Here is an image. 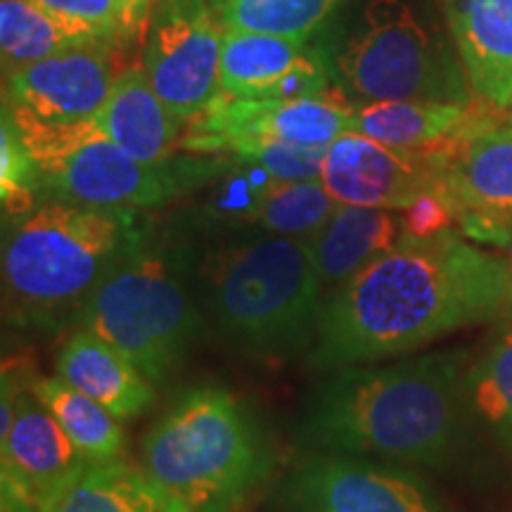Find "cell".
I'll use <instances>...</instances> for the list:
<instances>
[{
  "label": "cell",
  "mask_w": 512,
  "mask_h": 512,
  "mask_svg": "<svg viewBox=\"0 0 512 512\" xmlns=\"http://www.w3.org/2000/svg\"><path fill=\"white\" fill-rule=\"evenodd\" d=\"M508 261L451 230L406 235L325 297L309 368L318 373L377 363L494 318L510 299Z\"/></svg>",
  "instance_id": "1"
},
{
  "label": "cell",
  "mask_w": 512,
  "mask_h": 512,
  "mask_svg": "<svg viewBox=\"0 0 512 512\" xmlns=\"http://www.w3.org/2000/svg\"><path fill=\"white\" fill-rule=\"evenodd\" d=\"M460 351L332 370L311 394L302 441L313 451L444 467L465 432L470 387Z\"/></svg>",
  "instance_id": "2"
},
{
  "label": "cell",
  "mask_w": 512,
  "mask_h": 512,
  "mask_svg": "<svg viewBox=\"0 0 512 512\" xmlns=\"http://www.w3.org/2000/svg\"><path fill=\"white\" fill-rule=\"evenodd\" d=\"M138 240L143 230L131 209L67 200L36 204L5 235V320L24 330H57L72 323Z\"/></svg>",
  "instance_id": "3"
},
{
  "label": "cell",
  "mask_w": 512,
  "mask_h": 512,
  "mask_svg": "<svg viewBox=\"0 0 512 512\" xmlns=\"http://www.w3.org/2000/svg\"><path fill=\"white\" fill-rule=\"evenodd\" d=\"M200 299L223 337L259 361H287L313 347L323 283L309 240L256 235L221 245L197 266Z\"/></svg>",
  "instance_id": "4"
},
{
  "label": "cell",
  "mask_w": 512,
  "mask_h": 512,
  "mask_svg": "<svg viewBox=\"0 0 512 512\" xmlns=\"http://www.w3.org/2000/svg\"><path fill=\"white\" fill-rule=\"evenodd\" d=\"M271 465V448L252 411L219 387L178 396L140 444V467L178 512L233 510Z\"/></svg>",
  "instance_id": "5"
},
{
  "label": "cell",
  "mask_w": 512,
  "mask_h": 512,
  "mask_svg": "<svg viewBox=\"0 0 512 512\" xmlns=\"http://www.w3.org/2000/svg\"><path fill=\"white\" fill-rule=\"evenodd\" d=\"M5 107V105H3ZM12 114L19 138L41 174V192L102 209H150L169 204L188 190L214 183L228 169L216 155L169 157L143 162L102 133L98 119L79 124H46Z\"/></svg>",
  "instance_id": "6"
},
{
  "label": "cell",
  "mask_w": 512,
  "mask_h": 512,
  "mask_svg": "<svg viewBox=\"0 0 512 512\" xmlns=\"http://www.w3.org/2000/svg\"><path fill=\"white\" fill-rule=\"evenodd\" d=\"M332 83L361 107L382 100L470 105L472 86L458 50L408 0H368L354 27L330 43Z\"/></svg>",
  "instance_id": "7"
},
{
  "label": "cell",
  "mask_w": 512,
  "mask_h": 512,
  "mask_svg": "<svg viewBox=\"0 0 512 512\" xmlns=\"http://www.w3.org/2000/svg\"><path fill=\"white\" fill-rule=\"evenodd\" d=\"M152 384L169 377L202 328L181 254L138 240L121 256L79 316Z\"/></svg>",
  "instance_id": "8"
},
{
  "label": "cell",
  "mask_w": 512,
  "mask_h": 512,
  "mask_svg": "<svg viewBox=\"0 0 512 512\" xmlns=\"http://www.w3.org/2000/svg\"><path fill=\"white\" fill-rule=\"evenodd\" d=\"M356 105L332 95L304 98H230L219 93L188 121L181 147L195 155H228L235 145L283 140L302 147H328L351 131Z\"/></svg>",
  "instance_id": "9"
},
{
  "label": "cell",
  "mask_w": 512,
  "mask_h": 512,
  "mask_svg": "<svg viewBox=\"0 0 512 512\" xmlns=\"http://www.w3.org/2000/svg\"><path fill=\"white\" fill-rule=\"evenodd\" d=\"M223 31L211 0H164L152 17L143 69L183 126L221 93Z\"/></svg>",
  "instance_id": "10"
},
{
  "label": "cell",
  "mask_w": 512,
  "mask_h": 512,
  "mask_svg": "<svg viewBox=\"0 0 512 512\" xmlns=\"http://www.w3.org/2000/svg\"><path fill=\"white\" fill-rule=\"evenodd\" d=\"M292 512H448L415 472L349 453L316 451L285 486Z\"/></svg>",
  "instance_id": "11"
},
{
  "label": "cell",
  "mask_w": 512,
  "mask_h": 512,
  "mask_svg": "<svg viewBox=\"0 0 512 512\" xmlns=\"http://www.w3.org/2000/svg\"><path fill=\"white\" fill-rule=\"evenodd\" d=\"M448 143L401 150L349 131L325 147L320 181L342 204L406 211L432 192L448 195L444 185Z\"/></svg>",
  "instance_id": "12"
},
{
  "label": "cell",
  "mask_w": 512,
  "mask_h": 512,
  "mask_svg": "<svg viewBox=\"0 0 512 512\" xmlns=\"http://www.w3.org/2000/svg\"><path fill=\"white\" fill-rule=\"evenodd\" d=\"M5 74V107L46 124L95 119L119 76L110 46L64 50Z\"/></svg>",
  "instance_id": "13"
},
{
  "label": "cell",
  "mask_w": 512,
  "mask_h": 512,
  "mask_svg": "<svg viewBox=\"0 0 512 512\" xmlns=\"http://www.w3.org/2000/svg\"><path fill=\"white\" fill-rule=\"evenodd\" d=\"M332 83L330 46L313 38L223 31L221 93L230 98H304Z\"/></svg>",
  "instance_id": "14"
},
{
  "label": "cell",
  "mask_w": 512,
  "mask_h": 512,
  "mask_svg": "<svg viewBox=\"0 0 512 512\" xmlns=\"http://www.w3.org/2000/svg\"><path fill=\"white\" fill-rule=\"evenodd\" d=\"M3 510L41 512L50 498L86 465L55 415L36 394L17 392L15 418L0 432Z\"/></svg>",
  "instance_id": "15"
},
{
  "label": "cell",
  "mask_w": 512,
  "mask_h": 512,
  "mask_svg": "<svg viewBox=\"0 0 512 512\" xmlns=\"http://www.w3.org/2000/svg\"><path fill=\"white\" fill-rule=\"evenodd\" d=\"M444 185L456 211L512 221V124H472L446 145Z\"/></svg>",
  "instance_id": "16"
},
{
  "label": "cell",
  "mask_w": 512,
  "mask_h": 512,
  "mask_svg": "<svg viewBox=\"0 0 512 512\" xmlns=\"http://www.w3.org/2000/svg\"><path fill=\"white\" fill-rule=\"evenodd\" d=\"M472 93L512 107V0H439Z\"/></svg>",
  "instance_id": "17"
},
{
  "label": "cell",
  "mask_w": 512,
  "mask_h": 512,
  "mask_svg": "<svg viewBox=\"0 0 512 512\" xmlns=\"http://www.w3.org/2000/svg\"><path fill=\"white\" fill-rule=\"evenodd\" d=\"M403 211L337 204L325 226L309 238L323 290H337L406 238Z\"/></svg>",
  "instance_id": "18"
},
{
  "label": "cell",
  "mask_w": 512,
  "mask_h": 512,
  "mask_svg": "<svg viewBox=\"0 0 512 512\" xmlns=\"http://www.w3.org/2000/svg\"><path fill=\"white\" fill-rule=\"evenodd\" d=\"M57 375L121 422L145 413L155 403L152 382L112 344L86 328L74 332L62 347Z\"/></svg>",
  "instance_id": "19"
},
{
  "label": "cell",
  "mask_w": 512,
  "mask_h": 512,
  "mask_svg": "<svg viewBox=\"0 0 512 512\" xmlns=\"http://www.w3.org/2000/svg\"><path fill=\"white\" fill-rule=\"evenodd\" d=\"M95 119L112 143L143 162L174 157L183 140V124L159 98L143 67H131L117 76Z\"/></svg>",
  "instance_id": "20"
},
{
  "label": "cell",
  "mask_w": 512,
  "mask_h": 512,
  "mask_svg": "<svg viewBox=\"0 0 512 512\" xmlns=\"http://www.w3.org/2000/svg\"><path fill=\"white\" fill-rule=\"evenodd\" d=\"M470 105L427 100H382L356 107L351 133L401 150H422L453 140L477 124Z\"/></svg>",
  "instance_id": "21"
},
{
  "label": "cell",
  "mask_w": 512,
  "mask_h": 512,
  "mask_svg": "<svg viewBox=\"0 0 512 512\" xmlns=\"http://www.w3.org/2000/svg\"><path fill=\"white\" fill-rule=\"evenodd\" d=\"M41 512H178L143 467L124 458L86 463Z\"/></svg>",
  "instance_id": "22"
},
{
  "label": "cell",
  "mask_w": 512,
  "mask_h": 512,
  "mask_svg": "<svg viewBox=\"0 0 512 512\" xmlns=\"http://www.w3.org/2000/svg\"><path fill=\"white\" fill-rule=\"evenodd\" d=\"M29 389L55 415L86 463L121 458L126 448V434L119 425L121 420L114 418L105 406L64 382L60 375L38 377L29 384Z\"/></svg>",
  "instance_id": "23"
},
{
  "label": "cell",
  "mask_w": 512,
  "mask_h": 512,
  "mask_svg": "<svg viewBox=\"0 0 512 512\" xmlns=\"http://www.w3.org/2000/svg\"><path fill=\"white\" fill-rule=\"evenodd\" d=\"M226 29L316 38L347 0H211Z\"/></svg>",
  "instance_id": "24"
},
{
  "label": "cell",
  "mask_w": 512,
  "mask_h": 512,
  "mask_svg": "<svg viewBox=\"0 0 512 512\" xmlns=\"http://www.w3.org/2000/svg\"><path fill=\"white\" fill-rule=\"evenodd\" d=\"M337 204L323 181H275L256 209L252 228L309 240L325 226Z\"/></svg>",
  "instance_id": "25"
},
{
  "label": "cell",
  "mask_w": 512,
  "mask_h": 512,
  "mask_svg": "<svg viewBox=\"0 0 512 512\" xmlns=\"http://www.w3.org/2000/svg\"><path fill=\"white\" fill-rule=\"evenodd\" d=\"M74 48H86V43L62 29L34 0L0 3V50L5 72Z\"/></svg>",
  "instance_id": "26"
},
{
  "label": "cell",
  "mask_w": 512,
  "mask_h": 512,
  "mask_svg": "<svg viewBox=\"0 0 512 512\" xmlns=\"http://www.w3.org/2000/svg\"><path fill=\"white\" fill-rule=\"evenodd\" d=\"M470 403L512 456V330L498 337L470 377Z\"/></svg>",
  "instance_id": "27"
},
{
  "label": "cell",
  "mask_w": 512,
  "mask_h": 512,
  "mask_svg": "<svg viewBox=\"0 0 512 512\" xmlns=\"http://www.w3.org/2000/svg\"><path fill=\"white\" fill-rule=\"evenodd\" d=\"M278 178L268 174L256 164L235 162L233 169L223 171L216 178V190L207 197L200 209V221L209 226L240 228L252 226V219L259 209L266 192L273 188Z\"/></svg>",
  "instance_id": "28"
},
{
  "label": "cell",
  "mask_w": 512,
  "mask_h": 512,
  "mask_svg": "<svg viewBox=\"0 0 512 512\" xmlns=\"http://www.w3.org/2000/svg\"><path fill=\"white\" fill-rule=\"evenodd\" d=\"M0 192H3L5 214L22 219L36 207L41 195V174L27 145L19 138L12 114L3 107V133H0Z\"/></svg>",
  "instance_id": "29"
},
{
  "label": "cell",
  "mask_w": 512,
  "mask_h": 512,
  "mask_svg": "<svg viewBox=\"0 0 512 512\" xmlns=\"http://www.w3.org/2000/svg\"><path fill=\"white\" fill-rule=\"evenodd\" d=\"M86 46H114L124 36L117 0H34Z\"/></svg>",
  "instance_id": "30"
},
{
  "label": "cell",
  "mask_w": 512,
  "mask_h": 512,
  "mask_svg": "<svg viewBox=\"0 0 512 512\" xmlns=\"http://www.w3.org/2000/svg\"><path fill=\"white\" fill-rule=\"evenodd\" d=\"M121 12V24H124V36L133 38L143 31L147 17H150L152 0H117Z\"/></svg>",
  "instance_id": "31"
},
{
  "label": "cell",
  "mask_w": 512,
  "mask_h": 512,
  "mask_svg": "<svg viewBox=\"0 0 512 512\" xmlns=\"http://www.w3.org/2000/svg\"><path fill=\"white\" fill-rule=\"evenodd\" d=\"M510 306H512V287H510Z\"/></svg>",
  "instance_id": "32"
},
{
  "label": "cell",
  "mask_w": 512,
  "mask_h": 512,
  "mask_svg": "<svg viewBox=\"0 0 512 512\" xmlns=\"http://www.w3.org/2000/svg\"><path fill=\"white\" fill-rule=\"evenodd\" d=\"M510 110H512V107H510Z\"/></svg>",
  "instance_id": "33"
}]
</instances>
